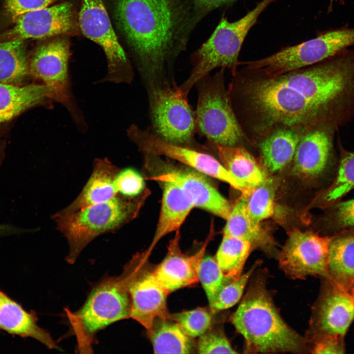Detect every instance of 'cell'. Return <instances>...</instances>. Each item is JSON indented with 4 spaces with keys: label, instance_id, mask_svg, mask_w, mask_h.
Returning a JSON list of instances; mask_svg holds the SVG:
<instances>
[{
    "label": "cell",
    "instance_id": "cell-1",
    "mask_svg": "<svg viewBox=\"0 0 354 354\" xmlns=\"http://www.w3.org/2000/svg\"><path fill=\"white\" fill-rule=\"evenodd\" d=\"M241 94L259 134L275 128L334 126L354 102V52L345 50L307 68L250 80Z\"/></svg>",
    "mask_w": 354,
    "mask_h": 354
},
{
    "label": "cell",
    "instance_id": "cell-2",
    "mask_svg": "<svg viewBox=\"0 0 354 354\" xmlns=\"http://www.w3.org/2000/svg\"><path fill=\"white\" fill-rule=\"evenodd\" d=\"M115 17L146 89L175 82L177 59L201 21L194 0H116Z\"/></svg>",
    "mask_w": 354,
    "mask_h": 354
},
{
    "label": "cell",
    "instance_id": "cell-3",
    "mask_svg": "<svg viewBox=\"0 0 354 354\" xmlns=\"http://www.w3.org/2000/svg\"><path fill=\"white\" fill-rule=\"evenodd\" d=\"M231 320L244 339L246 353H299L306 350L304 339L280 316L265 279H255L251 284Z\"/></svg>",
    "mask_w": 354,
    "mask_h": 354
},
{
    "label": "cell",
    "instance_id": "cell-4",
    "mask_svg": "<svg viewBox=\"0 0 354 354\" xmlns=\"http://www.w3.org/2000/svg\"><path fill=\"white\" fill-rule=\"evenodd\" d=\"M136 205L131 198L118 194L108 201L74 211L55 213L53 219L69 245L67 261L74 263L92 240L117 230L129 220L136 212Z\"/></svg>",
    "mask_w": 354,
    "mask_h": 354
},
{
    "label": "cell",
    "instance_id": "cell-5",
    "mask_svg": "<svg viewBox=\"0 0 354 354\" xmlns=\"http://www.w3.org/2000/svg\"><path fill=\"white\" fill-rule=\"evenodd\" d=\"M275 0H262L244 16L234 22L222 16L209 38L191 55L192 76L200 79L218 67L229 69L235 74L246 36L260 15Z\"/></svg>",
    "mask_w": 354,
    "mask_h": 354
},
{
    "label": "cell",
    "instance_id": "cell-6",
    "mask_svg": "<svg viewBox=\"0 0 354 354\" xmlns=\"http://www.w3.org/2000/svg\"><path fill=\"white\" fill-rule=\"evenodd\" d=\"M224 69L205 76L195 86L198 92L196 132L211 144L233 146L244 135L226 89Z\"/></svg>",
    "mask_w": 354,
    "mask_h": 354
},
{
    "label": "cell",
    "instance_id": "cell-7",
    "mask_svg": "<svg viewBox=\"0 0 354 354\" xmlns=\"http://www.w3.org/2000/svg\"><path fill=\"white\" fill-rule=\"evenodd\" d=\"M130 299L120 276L107 277L91 290L83 306L69 315L80 350H89L94 335L109 325L130 317Z\"/></svg>",
    "mask_w": 354,
    "mask_h": 354
},
{
    "label": "cell",
    "instance_id": "cell-8",
    "mask_svg": "<svg viewBox=\"0 0 354 354\" xmlns=\"http://www.w3.org/2000/svg\"><path fill=\"white\" fill-rule=\"evenodd\" d=\"M354 45V28L346 25L255 60L254 66L264 75L277 76L322 62Z\"/></svg>",
    "mask_w": 354,
    "mask_h": 354
},
{
    "label": "cell",
    "instance_id": "cell-9",
    "mask_svg": "<svg viewBox=\"0 0 354 354\" xmlns=\"http://www.w3.org/2000/svg\"><path fill=\"white\" fill-rule=\"evenodd\" d=\"M147 93L150 130L168 142L193 148L195 114L178 86L157 88Z\"/></svg>",
    "mask_w": 354,
    "mask_h": 354
},
{
    "label": "cell",
    "instance_id": "cell-10",
    "mask_svg": "<svg viewBox=\"0 0 354 354\" xmlns=\"http://www.w3.org/2000/svg\"><path fill=\"white\" fill-rule=\"evenodd\" d=\"M69 46L67 41L58 39L38 47L29 58L30 77L40 81L47 88L49 99L60 103L74 121L83 129L85 121L76 105L68 74Z\"/></svg>",
    "mask_w": 354,
    "mask_h": 354
},
{
    "label": "cell",
    "instance_id": "cell-11",
    "mask_svg": "<svg viewBox=\"0 0 354 354\" xmlns=\"http://www.w3.org/2000/svg\"><path fill=\"white\" fill-rule=\"evenodd\" d=\"M79 21L83 34L98 44L106 55L108 69L104 80L117 84L131 83L134 76L132 68L102 0H82Z\"/></svg>",
    "mask_w": 354,
    "mask_h": 354
},
{
    "label": "cell",
    "instance_id": "cell-12",
    "mask_svg": "<svg viewBox=\"0 0 354 354\" xmlns=\"http://www.w3.org/2000/svg\"><path fill=\"white\" fill-rule=\"evenodd\" d=\"M126 132L130 140L145 154L176 160L201 174L224 181L244 194L242 185L212 155L168 142L150 129H142L134 124L130 125Z\"/></svg>",
    "mask_w": 354,
    "mask_h": 354
},
{
    "label": "cell",
    "instance_id": "cell-13",
    "mask_svg": "<svg viewBox=\"0 0 354 354\" xmlns=\"http://www.w3.org/2000/svg\"><path fill=\"white\" fill-rule=\"evenodd\" d=\"M331 239V237L321 236L311 232H291L279 255L280 267L294 279L310 275L329 277Z\"/></svg>",
    "mask_w": 354,
    "mask_h": 354
},
{
    "label": "cell",
    "instance_id": "cell-14",
    "mask_svg": "<svg viewBox=\"0 0 354 354\" xmlns=\"http://www.w3.org/2000/svg\"><path fill=\"white\" fill-rule=\"evenodd\" d=\"M120 277L130 297V318L148 332L157 319L169 317L166 306L169 293L157 282L152 272L141 273L131 265Z\"/></svg>",
    "mask_w": 354,
    "mask_h": 354
},
{
    "label": "cell",
    "instance_id": "cell-15",
    "mask_svg": "<svg viewBox=\"0 0 354 354\" xmlns=\"http://www.w3.org/2000/svg\"><path fill=\"white\" fill-rule=\"evenodd\" d=\"M15 25L0 34V44L39 39L66 33L73 27L72 4L64 2L24 13Z\"/></svg>",
    "mask_w": 354,
    "mask_h": 354
},
{
    "label": "cell",
    "instance_id": "cell-16",
    "mask_svg": "<svg viewBox=\"0 0 354 354\" xmlns=\"http://www.w3.org/2000/svg\"><path fill=\"white\" fill-rule=\"evenodd\" d=\"M168 169L169 170L150 177V179L175 184L188 196L195 207L227 219L233 206L201 173L184 169Z\"/></svg>",
    "mask_w": 354,
    "mask_h": 354
},
{
    "label": "cell",
    "instance_id": "cell-17",
    "mask_svg": "<svg viewBox=\"0 0 354 354\" xmlns=\"http://www.w3.org/2000/svg\"><path fill=\"white\" fill-rule=\"evenodd\" d=\"M334 127L316 126L301 135L293 158L295 174L316 178L327 170L333 158Z\"/></svg>",
    "mask_w": 354,
    "mask_h": 354
},
{
    "label": "cell",
    "instance_id": "cell-18",
    "mask_svg": "<svg viewBox=\"0 0 354 354\" xmlns=\"http://www.w3.org/2000/svg\"><path fill=\"white\" fill-rule=\"evenodd\" d=\"M178 232L171 243L166 257L152 271L156 280L168 293L199 281L198 267L207 243L195 254L186 255L178 246Z\"/></svg>",
    "mask_w": 354,
    "mask_h": 354
},
{
    "label": "cell",
    "instance_id": "cell-19",
    "mask_svg": "<svg viewBox=\"0 0 354 354\" xmlns=\"http://www.w3.org/2000/svg\"><path fill=\"white\" fill-rule=\"evenodd\" d=\"M118 170L107 158H97L91 174L76 198L60 210L69 212L108 201L118 194L116 178Z\"/></svg>",
    "mask_w": 354,
    "mask_h": 354
},
{
    "label": "cell",
    "instance_id": "cell-20",
    "mask_svg": "<svg viewBox=\"0 0 354 354\" xmlns=\"http://www.w3.org/2000/svg\"><path fill=\"white\" fill-rule=\"evenodd\" d=\"M163 183L160 214L148 252L167 235L179 231L192 209L195 207L188 196L177 186Z\"/></svg>",
    "mask_w": 354,
    "mask_h": 354
},
{
    "label": "cell",
    "instance_id": "cell-21",
    "mask_svg": "<svg viewBox=\"0 0 354 354\" xmlns=\"http://www.w3.org/2000/svg\"><path fill=\"white\" fill-rule=\"evenodd\" d=\"M0 329L39 341L48 348L59 349L50 334L39 327L34 314L25 311L0 291Z\"/></svg>",
    "mask_w": 354,
    "mask_h": 354
},
{
    "label": "cell",
    "instance_id": "cell-22",
    "mask_svg": "<svg viewBox=\"0 0 354 354\" xmlns=\"http://www.w3.org/2000/svg\"><path fill=\"white\" fill-rule=\"evenodd\" d=\"M211 145L216 148L222 164L243 187L245 193L243 195L248 196L267 178L265 171L244 148L236 146Z\"/></svg>",
    "mask_w": 354,
    "mask_h": 354
},
{
    "label": "cell",
    "instance_id": "cell-23",
    "mask_svg": "<svg viewBox=\"0 0 354 354\" xmlns=\"http://www.w3.org/2000/svg\"><path fill=\"white\" fill-rule=\"evenodd\" d=\"M247 196H242L233 207L224 230V235L234 236L250 242L252 248H259L274 255L276 244L271 237L250 216Z\"/></svg>",
    "mask_w": 354,
    "mask_h": 354
},
{
    "label": "cell",
    "instance_id": "cell-24",
    "mask_svg": "<svg viewBox=\"0 0 354 354\" xmlns=\"http://www.w3.org/2000/svg\"><path fill=\"white\" fill-rule=\"evenodd\" d=\"M47 100H49L48 89L41 83L22 86L0 84V125Z\"/></svg>",
    "mask_w": 354,
    "mask_h": 354
},
{
    "label": "cell",
    "instance_id": "cell-25",
    "mask_svg": "<svg viewBox=\"0 0 354 354\" xmlns=\"http://www.w3.org/2000/svg\"><path fill=\"white\" fill-rule=\"evenodd\" d=\"M354 318V293L342 288L326 297L319 309L318 323L327 335L342 336Z\"/></svg>",
    "mask_w": 354,
    "mask_h": 354
},
{
    "label": "cell",
    "instance_id": "cell-26",
    "mask_svg": "<svg viewBox=\"0 0 354 354\" xmlns=\"http://www.w3.org/2000/svg\"><path fill=\"white\" fill-rule=\"evenodd\" d=\"M301 135L293 129L279 128L268 134L259 144L261 158L265 168L277 172L294 158Z\"/></svg>",
    "mask_w": 354,
    "mask_h": 354
},
{
    "label": "cell",
    "instance_id": "cell-27",
    "mask_svg": "<svg viewBox=\"0 0 354 354\" xmlns=\"http://www.w3.org/2000/svg\"><path fill=\"white\" fill-rule=\"evenodd\" d=\"M331 237L329 245L328 271L347 289L354 285V231L347 230Z\"/></svg>",
    "mask_w": 354,
    "mask_h": 354
},
{
    "label": "cell",
    "instance_id": "cell-28",
    "mask_svg": "<svg viewBox=\"0 0 354 354\" xmlns=\"http://www.w3.org/2000/svg\"><path fill=\"white\" fill-rule=\"evenodd\" d=\"M148 332L155 354H190L193 350L191 338L168 317L157 319Z\"/></svg>",
    "mask_w": 354,
    "mask_h": 354
},
{
    "label": "cell",
    "instance_id": "cell-29",
    "mask_svg": "<svg viewBox=\"0 0 354 354\" xmlns=\"http://www.w3.org/2000/svg\"><path fill=\"white\" fill-rule=\"evenodd\" d=\"M30 77L23 41L0 44V84L22 86Z\"/></svg>",
    "mask_w": 354,
    "mask_h": 354
},
{
    "label": "cell",
    "instance_id": "cell-30",
    "mask_svg": "<svg viewBox=\"0 0 354 354\" xmlns=\"http://www.w3.org/2000/svg\"><path fill=\"white\" fill-rule=\"evenodd\" d=\"M252 245L245 240L223 236L216 255V261L224 275L233 280L241 275Z\"/></svg>",
    "mask_w": 354,
    "mask_h": 354
},
{
    "label": "cell",
    "instance_id": "cell-31",
    "mask_svg": "<svg viewBox=\"0 0 354 354\" xmlns=\"http://www.w3.org/2000/svg\"><path fill=\"white\" fill-rule=\"evenodd\" d=\"M354 188V152L341 147L338 171L331 183L324 192L323 200L332 206Z\"/></svg>",
    "mask_w": 354,
    "mask_h": 354
},
{
    "label": "cell",
    "instance_id": "cell-32",
    "mask_svg": "<svg viewBox=\"0 0 354 354\" xmlns=\"http://www.w3.org/2000/svg\"><path fill=\"white\" fill-rule=\"evenodd\" d=\"M275 180L268 178L256 187L247 196V208L250 216L258 223L274 213Z\"/></svg>",
    "mask_w": 354,
    "mask_h": 354
},
{
    "label": "cell",
    "instance_id": "cell-33",
    "mask_svg": "<svg viewBox=\"0 0 354 354\" xmlns=\"http://www.w3.org/2000/svg\"><path fill=\"white\" fill-rule=\"evenodd\" d=\"M253 265L246 272L237 278L230 280L218 292L213 300L209 303L212 312H218L229 308L241 298L246 284L257 267Z\"/></svg>",
    "mask_w": 354,
    "mask_h": 354
},
{
    "label": "cell",
    "instance_id": "cell-34",
    "mask_svg": "<svg viewBox=\"0 0 354 354\" xmlns=\"http://www.w3.org/2000/svg\"><path fill=\"white\" fill-rule=\"evenodd\" d=\"M198 276L209 303L221 288L231 280L224 275L216 259L210 256L203 257L198 267Z\"/></svg>",
    "mask_w": 354,
    "mask_h": 354
},
{
    "label": "cell",
    "instance_id": "cell-35",
    "mask_svg": "<svg viewBox=\"0 0 354 354\" xmlns=\"http://www.w3.org/2000/svg\"><path fill=\"white\" fill-rule=\"evenodd\" d=\"M171 318L189 337H200L209 328L211 316L205 309L198 308L171 315Z\"/></svg>",
    "mask_w": 354,
    "mask_h": 354
},
{
    "label": "cell",
    "instance_id": "cell-36",
    "mask_svg": "<svg viewBox=\"0 0 354 354\" xmlns=\"http://www.w3.org/2000/svg\"><path fill=\"white\" fill-rule=\"evenodd\" d=\"M328 215L330 229L334 232L354 228V199L332 205Z\"/></svg>",
    "mask_w": 354,
    "mask_h": 354
},
{
    "label": "cell",
    "instance_id": "cell-37",
    "mask_svg": "<svg viewBox=\"0 0 354 354\" xmlns=\"http://www.w3.org/2000/svg\"><path fill=\"white\" fill-rule=\"evenodd\" d=\"M197 350L199 354L237 353L220 330H207L201 335Z\"/></svg>",
    "mask_w": 354,
    "mask_h": 354
},
{
    "label": "cell",
    "instance_id": "cell-38",
    "mask_svg": "<svg viewBox=\"0 0 354 354\" xmlns=\"http://www.w3.org/2000/svg\"><path fill=\"white\" fill-rule=\"evenodd\" d=\"M116 183L118 194L126 198L137 196L144 187L142 177L131 168L118 170Z\"/></svg>",
    "mask_w": 354,
    "mask_h": 354
},
{
    "label": "cell",
    "instance_id": "cell-39",
    "mask_svg": "<svg viewBox=\"0 0 354 354\" xmlns=\"http://www.w3.org/2000/svg\"><path fill=\"white\" fill-rule=\"evenodd\" d=\"M54 0H5L8 13L15 18L20 15L48 6Z\"/></svg>",
    "mask_w": 354,
    "mask_h": 354
},
{
    "label": "cell",
    "instance_id": "cell-40",
    "mask_svg": "<svg viewBox=\"0 0 354 354\" xmlns=\"http://www.w3.org/2000/svg\"><path fill=\"white\" fill-rule=\"evenodd\" d=\"M338 336L327 335L314 344L312 353L315 354H342L343 346L338 340Z\"/></svg>",
    "mask_w": 354,
    "mask_h": 354
},
{
    "label": "cell",
    "instance_id": "cell-41",
    "mask_svg": "<svg viewBox=\"0 0 354 354\" xmlns=\"http://www.w3.org/2000/svg\"><path fill=\"white\" fill-rule=\"evenodd\" d=\"M236 0H194L197 14L201 20L215 9L231 4Z\"/></svg>",
    "mask_w": 354,
    "mask_h": 354
},
{
    "label": "cell",
    "instance_id": "cell-42",
    "mask_svg": "<svg viewBox=\"0 0 354 354\" xmlns=\"http://www.w3.org/2000/svg\"><path fill=\"white\" fill-rule=\"evenodd\" d=\"M20 232L19 229L8 225H0V236Z\"/></svg>",
    "mask_w": 354,
    "mask_h": 354
}]
</instances>
